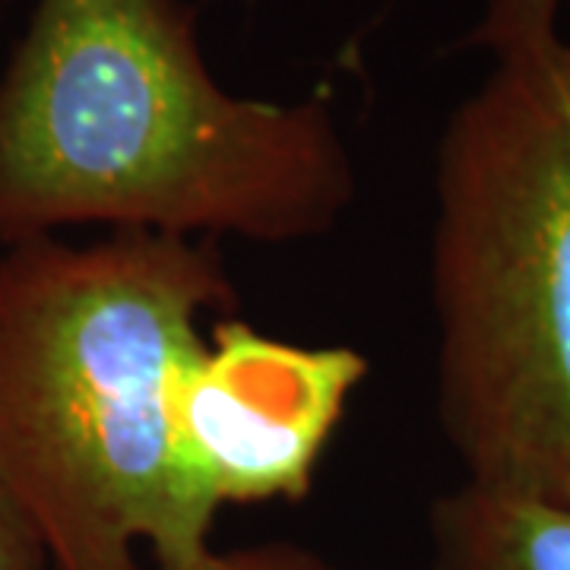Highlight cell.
Returning a JSON list of instances; mask_svg holds the SVG:
<instances>
[{"label":"cell","instance_id":"1","mask_svg":"<svg viewBox=\"0 0 570 570\" xmlns=\"http://www.w3.org/2000/svg\"><path fill=\"white\" fill-rule=\"evenodd\" d=\"M355 168L321 99L228 92L184 0H36L0 73V242L63 228L292 245Z\"/></svg>","mask_w":570,"mask_h":570},{"label":"cell","instance_id":"2","mask_svg":"<svg viewBox=\"0 0 570 570\" xmlns=\"http://www.w3.org/2000/svg\"><path fill=\"white\" fill-rule=\"evenodd\" d=\"M235 292L213 242L111 232L0 254V479L58 570L181 564L219 517L187 469L178 390Z\"/></svg>","mask_w":570,"mask_h":570},{"label":"cell","instance_id":"3","mask_svg":"<svg viewBox=\"0 0 570 570\" xmlns=\"http://www.w3.org/2000/svg\"><path fill=\"white\" fill-rule=\"evenodd\" d=\"M438 415L498 491H570L568 45L494 58L450 115L434 171Z\"/></svg>","mask_w":570,"mask_h":570},{"label":"cell","instance_id":"4","mask_svg":"<svg viewBox=\"0 0 570 570\" xmlns=\"http://www.w3.org/2000/svg\"><path fill=\"white\" fill-rule=\"evenodd\" d=\"M365 374L358 348L285 343L225 317L178 390L184 463L219 510L302 498Z\"/></svg>","mask_w":570,"mask_h":570},{"label":"cell","instance_id":"5","mask_svg":"<svg viewBox=\"0 0 570 570\" xmlns=\"http://www.w3.org/2000/svg\"><path fill=\"white\" fill-rule=\"evenodd\" d=\"M434 570H570V501L463 482L431 510Z\"/></svg>","mask_w":570,"mask_h":570},{"label":"cell","instance_id":"6","mask_svg":"<svg viewBox=\"0 0 570 570\" xmlns=\"http://www.w3.org/2000/svg\"><path fill=\"white\" fill-rule=\"evenodd\" d=\"M561 3L564 0H489V10L469 41L489 48L494 58L554 48L561 41L554 32Z\"/></svg>","mask_w":570,"mask_h":570},{"label":"cell","instance_id":"7","mask_svg":"<svg viewBox=\"0 0 570 570\" xmlns=\"http://www.w3.org/2000/svg\"><path fill=\"white\" fill-rule=\"evenodd\" d=\"M0 570H58L36 520L0 479Z\"/></svg>","mask_w":570,"mask_h":570},{"label":"cell","instance_id":"8","mask_svg":"<svg viewBox=\"0 0 570 570\" xmlns=\"http://www.w3.org/2000/svg\"><path fill=\"white\" fill-rule=\"evenodd\" d=\"M146 570H336L314 551L295 546H254V549L216 551L181 561V564H146Z\"/></svg>","mask_w":570,"mask_h":570},{"label":"cell","instance_id":"9","mask_svg":"<svg viewBox=\"0 0 570 570\" xmlns=\"http://www.w3.org/2000/svg\"><path fill=\"white\" fill-rule=\"evenodd\" d=\"M7 3H10V0H0V10H3V7H7Z\"/></svg>","mask_w":570,"mask_h":570},{"label":"cell","instance_id":"10","mask_svg":"<svg viewBox=\"0 0 570 570\" xmlns=\"http://www.w3.org/2000/svg\"><path fill=\"white\" fill-rule=\"evenodd\" d=\"M564 501H570V491H568V498H564Z\"/></svg>","mask_w":570,"mask_h":570},{"label":"cell","instance_id":"11","mask_svg":"<svg viewBox=\"0 0 570 570\" xmlns=\"http://www.w3.org/2000/svg\"><path fill=\"white\" fill-rule=\"evenodd\" d=\"M568 61H570V48H568Z\"/></svg>","mask_w":570,"mask_h":570}]
</instances>
